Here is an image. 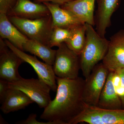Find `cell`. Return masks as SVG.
Wrapping results in <instances>:
<instances>
[{"mask_svg": "<svg viewBox=\"0 0 124 124\" xmlns=\"http://www.w3.org/2000/svg\"><path fill=\"white\" fill-rule=\"evenodd\" d=\"M57 88L54 100L44 108L40 118L59 124H69L79 114L85 106L83 91L85 80L78 77L74 79L56 77Z\"/></svg>", "mask_w": 124, "mask_h": 124, "instance_id": "obj_1", "label": "cell"}, {"mask_svg": "<svg viewBox=\"0 0 124 124\" xmlns=\"http://www.w3.org/2000/svg\"><path fill=\"white\" fill-rule=\"evenodd\" d=\"M86 39L80 54V69L85 79L88 77L94 68L103 59L107 53L109 41L102 37L93 28L85 23Z\"/></svg>", "mask_w": 124, "mask_h": 124, "instance_id": "obj_2", "label": "cell"}, {"mask_svg": "<svg viewBox=\"0 0 124 124\" xmlns=\"http://www.w3.org/2000/svg\"><path fill=\"white\" fill-rule=\"evenodd\" d=\"M8 17L10 21L29 39L49 46L50 37L53 30L51 14L33 19L12 16Z\"/></svg>", "mask_w": 124, "mask_h": 124, "instance_id": "obj_3", "label": "cell"}, {"mask_svg": "<svg viewBox=\"0 0 124 124\" xmlns=\"http://www.w3.org/2000/svg\"><path fill=\"white\" fill-rule=\"evenodd\" d=\"M124 124V109H106L85 104L84 110L69 124Z\"/></svg>", "mask_w": 124, "mask_h": 124, "instance_id": "obj_4", "label": "cell"}, {"mask_svg": "<svg viewBox=\"0 0 124 124\" xmlns=\"http://www.w3.org/2000/svg\"><path fill=\"white\" fill-rule=\"evenodd\" d=\"M53 69L57 77L74 79L79 77V55L72 51L64 42L58 46Z\"/></svg>", "mask_w": 124, "mask_h": 124, "instance_id": "obj_5", "label": "cell"}, {"mask_svg": "<svg viewBox=\"0 0 124 124\" xmlns=\"http://www.w3.org/2000/svg\"><path fill=\"white\" fill-rule=\"evenodd\" d=\"M10 88L22 91L27 95L40 108H45L51 101V89L42 80L39 79H24L21 77L14 82H9Z\"/></svg>", "mask_w": 124, "mask_h": 124, "instance_id": "obj_6", "label": "cell"}, {"mask_svg": "<svg viewBox=\"0 0 124 124\" xmlns=\"http://www.w3.org/2000/svg\"><path fill=\"white\" fill-rule=\"evenodd\" d=\"M109 71L102 63L94 68L88 77L85 79L83 100L87 105L97 106L100 95Z\"/></svg>", "mask_w": 124, "mask_h": 124, "instance_id": "obj_7", "label": "cell"}, {"mask_svg": "<svg viewBox=\"0 0 124 124\" xmlns=\"http://www.w3.org/2000/svg\"><path fill=\"white\" fill-rule=\"evenodd\" d=\"M5 42L9 48L22 59L23 62L31 65L35 71L38 78L46 84L51 90L56 92L57 88L56 76L54 74L53 66L38 60L36 56H32L16 47L9 41L5 39Z\"/></svg>", "mask_w": 124, "mask_h": 124, "instance_id": "obj_8", "label": "cell"}, {"mask_svg": "<svg viewBox=\"0 0 124 124\" xmlns=\"http://www.w3.org/2000/svg\"><path fill=\"white\" fill-rule=\"evenodd\" d=\"M23 60L9 48L5 41L0 40V79L8 82L16 81L21 78L18 68Z\"/></svg>", "mask_w": 124, "mask_h": 124, "instance_id": "obj_9", "label": "cell"}, {"mask_svg": "<svg viewBox=\"0 0 124 124\" xmlns=\"http://www.w3.org/2000/svg\"><path fill=\"white\" fill-rule=\"evenodd\" d=\"M103 64L109 71L124 68V31H120L111 37Z\"/></svg>", "mask_w": 124, "mask_h": 124, "instance_id": "obj_10", "label": "cell"}, {"mask_svg": "<svg viewBox=\"0 0 124 124\" xmlns=\"http://www.w3.org/2000/svg\"><path fill=\"white\" fill-rule=\"evenodd\" d=\"M48 7L43 3L31 0H17L15 5L7 14L8 16L33 19L50 15Z\"/></svg>", "mask_w": 124, "mask_h": 124, "instance_id": "obj_11", "label": "cell"}, {"mask_svg": "<svg viewBox=\"0 0 124 124\" xmlns=\"http://www.w3.org/2000/svg\"><path fill=\"white\" fill-rule=\"evenodd\" d=\"M120 0H97L98 8L94 17L96 31L105 35L111 24V18L117 9Z\"/></svg>", "mask_w": 124, "mask_h": 124, "instance_id": "obj_12", "label": "cell"}, {"mask_svg": "<svg viewBox=\"0 0 124 124\" xmlns=\"http://www.w3.org/2000/svg\"><path fill=\"white\" fill-rule=\"evenodd\" d=\"M95 0H73L60 5L71 12L83 23L95 25L94 16Z\"/></svg>", "mask_w": 124, "mask_h": 124, "instance_id": "obj_13", "label": "cell"}, {"mask_svg": "<svg viewBox=\"0 0 124 124\" xmlns=\"http://www.w3.org/2000/svg\"><path fill=\"white\" fill-rule=\"evenodd\" d=\"M0 36L22 51L23 45L29 39L10 21L7 15L3 13H0Z\"/></svg>", "mask_w": 124, "mask_h": 124, "instance_id": "obj_14", "label": "cell"}, {"mask_svg": "<svg viewBox=\"0 0 124 124\" xmlns=\"http://www.w3.org/2000/svg\"><path fill=\"white\" fill-rule=\"evenodd\" d=\"M48 7L53 19L54 28H70L82 23L68 10L63 8L60 5L50 2L43 3Z\"/></svg>", "mask_w": 124, "mask_h": 124, "instance_id": "obj_15", "label": "cell"}, {"mask_svg": "<svg viewBox=\"0 0 124 124\" xmlns=\"http://www.w3.org/2000/svg\"><path fill=\"white\" fill-rule=\"evenodd\" d=\"M34 102L22 91L10 88L4 100L1 103L0 109L3 113L8 114L23 109Z\"/></svg>", "mask_w": 124, "mask_h": 124, "instance_id": "obj_16", "label": "cell"}, {"mask_svg": "<svg viewBox=\"0 0 124 124\" xmlns=\"http://www.w3.org/2000/svg\"><path fill=\"white\" fill-rule=\"evenodd\" d=\"M113 72L109 71L106 83L100 94L98 107L104 109H121V101L113 85L112 77Z\"/></svg>", "mask_w": 124, "mask_h": 124, "instance_id": "obj_17", "label": "cell"}, {"mask_svg": "<svg viewBox=\"0 0 124 124\" xmlns=\"http://www.w3.org/2000/svg\"><path fill=\"white\" fill-rule=\"evenodd\" d=\"M23 51L34 54L47 64L53 65L57 50L53 49L48 46L29 39L23 45Z\"/></svg>", "mask_w": 124, "mask_h": 124, "instance_id": "obj_18", "label": "cell"}, {"mask_svg": "<svg viewBox=\"0 0 124 124\" xmlns=\"http://www.w3.org/2000/svg\"><path fill=\"white\" fill-rule=\"evenodd\" d=\"M70 29V36L64 43L71 50L80 55L85 44L86 29L85 23L74 26Z\"/></svg>", "mask_w": 124, "mask_h": 124, "instance_id": "obj_19", "label": "cell"}, {"mask_svg": "<svg viewBox=\"0 0 124 124\" xmlns=\"http://www.w3.org/2000/svg\"><path fill=\"white\" fill-rule=\"evenodd\" d=\"M70 28L54 27L49 43V46L52 48L54 46H58L62 43L66 41L70 36Z\"/></svg>", "mask_w": 124, "mask_h": 124, "instance_id": "obj_20", "label": "cell"}, {"mask_svg": "<svg viewBox=\"0 0 124 124\" xmlns=\"http://www.w3.org/2000/svg\"><path fill=\"white\" fill-rule=\"evenodd\" d=\"M112 81L116 92L120 99L122 106L124 108V85L116 72H113Z\"/></svg>", "mask_w": 124, "mask_h": 124, "instance_id": "obj_21", "label": "cell"}, {"mask_svg": "<svg viewBox=\"0 0 124 124\" xmlns=\"http://www.w3.org/2000/svg\"><path fill=\"white\" fill-rule=\"evenodd\" d=\"M37 115L32 113L29 115L26 119L18 121L16 124H59L57 121H48L46 122H39L36 119Z\"/></svg>", "mask_w": 124, "mask_h": 124, "instance_id": "obj_22", "label": "cell"}, {"mask_svg": "<svg viewBox=\"0 0 124 124\" xmlns=\"http://www.w3.org/2000/svg\"><path fill=\"white\" fill-rule=\"evenodd\" d=\"M17 0H0V13L7 15L15 5Z\"/></svg>", "mask_w": 124, "mask_h": 124, "instance_id": "obj_23", "label": "cell"}, {"mask_svg": "<svg viewBox=\"0 0 124 124\" xmlns=\"http://www.w3.org/2000/svg\"><path fill=\"white\" fill-rule=\"evenodd\" d=\"M10 88L9 82L0 79V102L2 103L8 92Z\"/></svg>", "mask_w": 124, "mask_h": 124, "instance_id": "obj_24", "label": "cell"}, {"mask_svg": "<svg viewBox=\"0 0 124 124\" xmlns=\"http://www.w3.org/2000/svg\"><path fill=\"white\" fill-rule=\"evenodd\" d=\"M72 0H34V2L39 3L50 2L62 5Z\"/></svg>", "mask_w": 124, "mask_h": 124, "instance_id": "obj_25", "label": "cell"}, {"mask_svg": "<svg viewBox=\"0 0 124 124\" xmlns=\"http://www.w3.org/2000/svg\"><path fill=\"white\" fill-rule=\"evenodd\" d=\"M116 72H117L119 75L120 76L122 84L124 85V68L119 69Z\"/></svg>", "mask_w": 124, "mask_h": 124, "instance_id": "obj_26", "label": "cell"}]
</instances>
